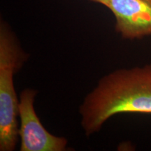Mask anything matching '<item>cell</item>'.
Segmentation results:
<instances>
[{
    "label": "cell",
    "instance_id": "cell-1",
    "mask_svg": "<svg viewBox=\"0 0 151 151\" xmlns=\"http://www.w3.org/2000/svg\"><path fill=\"white\" fill-rule=\"evenodd\" d=\"M79 111L88 137L99 132L118 113H151V64L104 76L85 98Z\"/></svg>",
    "mask_w": 151,
    "mask_h": 151
},
{
    "label": "cell",
    "instance_id": "cell-2",
    "mask_svg": "<svg viewBox=\"0 0 151 151\" xmlns=\"http://www.w3.org/2000/svg\"><path fill=\"white\" fill-rule=\"evenodd\" d=\"M27 59V53L8 26L0 27V150L13 151L18 141V104L15 73Z\"/></svg>",
    "mask_w": 151,
    "mask_h": 151
},
{
    "label": "cell",
    "instance_id": "cell-3",
    "mask_svg": "<svg viewBox=\"0 0 151 151\" xmlns=\"http://www.w3.org/2000/svg\"><path fill=\"white\" fill-rule=\"evenodd\" d=\"M37 92L33 89L24 90L20 95L18 117L20 126L18 137L20 151H65L67 140L52 135L45 129L34 108Z\"/></svg>",
    "mask_w": 151,
    "mask_h": 151
},
{
    "label": "cell",
    "instance_id": "cell-4",
    "mask_svg": "<svg viewBox=\"0 0 151 151\" xmlns=\"http://www.w3.org/2000/svg\"><path fill=\"white\" fill-rule=\"evenodd\" d=\"M116 31L127 39L151 36V0H108Z\"/></svg>",
    "mask_w": 151,
    "mask_h": 151
},
{
    "label": "cell",
    "instance_id": "cell-5",
    "mask_svg": "<svg viewBox=\"0 0 151 151\" xmlns=\"http://www.w3.org/2000/svg\"><path fill=\"white\" fill-rule=\"evenodd\" d=\"M91 1H94V2L101 4L104 5L106 6V4H107V1H108V0H91Z\"/></svg>",
    "mask_w": 151,
    "mask_h": 151
}]
</instances>
